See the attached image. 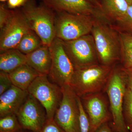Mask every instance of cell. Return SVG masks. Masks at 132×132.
<instances>
[{
	"instance_id": "cell-4",
	"label": "cell",
	"mask_w": 132,
	"mask_h": 132,
	"mask_svg": "<svg viewBox=\"0 0 132 132\" xmlns=\"http://www.w3.org/2000/svg\"><path fill=\"white\" fill-rule=\"evenodd\" d=\"M113 67L99 63L75 68L69 86L80 97L103 92Z\"/></svg>"
},
{
	"instance_id": "cell-30",
	"label": "cell",
	"mask_w": 132,
	"mask_h": 132,
	"mask_svg": "<svg viewBox=\"0 0 132 132\" xmlns=\"http://www.w3.org/2000/svg\"><path fill=\"white\" fill-rule=\"evenodd\" d=\"M125 69L126 73L127 87L132 92V69Z\"/></svg>"
},
{
	"instance_id": "cell-1",
	"label": "cell",
	"mask_w": 132,
	"mask_h": 132,
	"mask_svg": "<svg viewBox=\"0 0 132 132\" xmlns=\"http://www.w3.org/2000/svg\"><path fill=\"white\" fill-rule=\"evenodd\" d=\"M127 75L122 66H114L104 92L108 96L112 116L110 125L114 132H130L123 114L124 98L127 88Z\"/></svg>"
},
{
	"instance_id": "cell-16",
	"label": "cell",
	"mask_w": 132,
	"mask_h": 132,
	"mask_svg": "<svg viewBox=\"0 0 132 132\" xmlns=\"http://www.w3.org/2000/svg\"><path fill=\"white\" fill-rule=\"evenodd\" d=\"M8 75L13 85L21 90L28 91L33 81L40 75L26 64L10 72Z\"/></svg>"
},
{
	"instance_id": "cell-21",
	"label": "cell",
	"mask_w": 132,
	"mask_h": 132,
	"mask_svg": "<svg viewBox=\"0 0 132 132\" xmlns=\"http://www.w3.org/2000/svg\"><path fill=\"white\" fill-rule=\"evenodd\" d=\"M22 129L16 114H9L1 117L0 132H18Z\"/></svg>"
},
{
	"instance_id": "cell-27",
	"label": "cell",
	"mask_w": 132,
	"mask_h": 132,
	"mask_svg": "<svg viewBox=\"0 0 132 132\" xmlns=\"http://www.w3.org/2000/svg\"><path fill=\"white\" fill-rule=\"evenodd\" d=\"M12 85L8 73L0 72V95L9 89Z\"/></svg>"
},
{
	"instance_id": "cell-12",
	"label": "cell",
	"mask_w": 132,
	"mask_h": 132,
	"mask_svg": "<svg viewBox=\"0 0 132 132\" xmlns=\"http://www.w3.org/2000/svg\"><path fill=\"white\" fill-rule=\"evenodd\" d=\"M31 29L20 9H12L9 20L1 29L0 52L16 48L23 36Z\"/></svg>"
},
{
	"instance_id": "cell-7",
	"label": "cell",
	"mask_w": 132,
	"mask_h": 132,
	"mask_svg": "<svg viewBox=\"0 0 132 132\" xmlns=\"http://www.w3.org/2000/svg\"><path fill=\"white\" fill-rule=\"evenodd\" d=\"M62 88V99L54 120L65 132H81L78 95L69 85Z\"/></svg>"
},
{
	"instance_id": "cell-26",
	"label": "cell",
	"mask_w": 132,
	"mask_h": 132,
	"mask_svg": "<svg viewBox=\"0 0 132 132\" xmlns=\"http://www.w3.org/2000/svg\"><path fill=\"white\" fill-rule=\"evenodd\" d=\"M12 9L6 7L5 4L0 5V29L5 26L9 20L11 14Z\"/></svg>"
},
{
	"instance_id": "cell-19",
	"label": "cell",
	"mask_w": 132,
	"mask_h": 132,
	"mask_svg": "<svg viewBox=\"0 0 132 132\" xmlns=\"http://www.w3.org/2000/svg\"><path fill=\"white\" fill-rule=\"evenodd\" d=\"M119 31L121 66L126 69H132V35Z\"/></svg>"
},
{
	"instance_id": "cell-9",
	"label": "cell",
	"mask_w": 132,
	"mask_h": 132,
	"mask_svg": "<svg viewBox=\"0 0 132 132\" xmlns=\"http://www.w3.org/2000/svg\"><path fill=\"white\" fill-rule=\"evenodd\" d=\"M62 43L75 69L99 64L94 40L91 34L73 40L62 41Z\"/></svg>"
},
{
	"instance_id": "cell-3",
	"label": "cell",
	"mask_w": 132,
	"mask_h": 132,
	"mask_svg": "<svg viewBox=\"0 0 132 132\" xmlns=\"http://www.w3.org/2000/svg\"><path fill=\"white\" fill-rule=\"evenodd\" d=\"M29 28L41 39L43 45L50 46L56 38L55 12L42 3L28 0L21 7Z\"/></svg>"
},
{
	"instance_id": "cell-17",
	"label": "cell",
	"mask_w": 132,
	"mask_h": 132,
	"mask_svg": "<svg viewBox=\"0 0 132 132\" xmlns=\"http://www.w3.org/2000/svg\"><path fill=\"white\" fill-rule=\"evenodd\" d=\"M27 55L16 48L1 52L0 71L9 73L22 65L27 64Z\"/></svg>"
},
{
	"instance_id": "cell-33",
	"label": "cell",
	"mask_w": 132,
	"mask_h": 132,
	"mask_svg": "<svg viewBox=\"0 0 132 132\" xmlns=\"http://www.w3.org/2000/svg\"><path fill=\"white\" fill-rule=\"evenodd\" d=\"M26 131H27V130H24V129H22V130H21V131H20L18 132H26Z\"/></svg>"
},
{
	"instance_id": "cell-5",
	"label": "cell",
	"mask_w": 132,
	"mask_h": 132,
	"mask_svg": "<svg viewBox=\"0 0 132 132\" xmlns=\"http://www.w3.org/2000/svg\"><path fill=\"white\" fill-rule=\"evenodd\" d=\"M95 19L91 15L55 12L56 38L67 41L91 34Z\"/></svg>"
},
{
	"instance_id": "cell-10",
	"label": "cell",
	"mask_w": 132,
	"mask_h": 132,
	"mask_svg": "<svg viewBox=\"0 0 132 132\" xmlns=\"http://www.w3.org/2000/svg\"><path fill=\"white\" fill-rule=\"evenodd\" d=\"M102 92L80 97L89 119V132H94L102 125L112 121L109 102Z\"/></svg>"
},
{
	"instance_id": "cell-8",
	"label": "cell",
	"mask_w": 132,
	"mask_h": 132,
	"mask_svg": "<svg viewBox=\"0 0 132 132\" xmlns=\"http://www.w3.org/2000/svg\"><path fill=\"white\" fill-rule=\"evenodd\" d=\"M52 65L48 75L50 80L61 87L70 85L74 67L66 53L62 41L55 38L49 46Z\"/></svg>"
},
{
	"instance_id": "cell-32",
	"label": "cell",
	"mask_w": 132,
	"mask_h": 132,
	"mask_svg": "<svg viewBox=\"0 0 132 132\" xmlns=\"http://www.w3.org/2000/svg\"><path fill=\"white\" fill-rule=\"evenodd\" d=\"M129 5H132V0H126Z\"/></svg>"
},
{
	"instance_id": "cell-18",
	"label": "cell",
	"mask_w": 132,
	"mask_h": 132,
	"mask_svg": "<svg viewBox=\"0 0 132 132\" xmlns=\"http://www.w3.org/2000/svg\"><path fill=\"white\" fill-rule=\"evenodd\" d=\"M128 6L126 0H102V12L108 20L118 23L126 16Z\"/></svg>"
},
{
	"instance_id": "cell-24",
	"label": "cell",
	"mask_w": 132,
	"mask_h": 132,
	"mask_svg": "<svg viewBox=\"0 0 132 132\" xmlns=\"http://www.w3.org/2000/svg\"><path fill=\"white\" fill-rule=\"evenodd\" d=\"M78 102L79 110V123L81 132H89V119L86 113L80 97L78 96Z\"/></svg>"
},
{
	"instance_id": "cell-25",
	"label": "cell",
	"mask_w": 132,
	"mask_h": 132,
	"mask_svg": "<svg viewBox=\"0 0 132 132\" xmlns=\"http://www.w3.org/2000/svg\"><path fill=\"white\" fill-rule=\"evenodd\" d=\"M39 132H65L53 119H47Z\"/></svg>"
},
{
	"instance_id": "cell-22",
	"label": "cell",
	"mask_w": 132,
	"mask_h": 132,
	"mask_svg": "<svg viewBox=\"0 0 132 132\" xmlns=\"http://www.w3.org/2000/svg\"><path fill=\"white\" fill-rule=\"evenodd\" d=\"M123 114L128 128L132 129V92L128 87L124 98Z\"/></svg>"
},
{
	"instance_id": "cell-14",
	"label": "cell",
	"mask_w": 132,
	"mask_h": 132,
	"mask_svg": "<svg viewBox=\"0 0 132 132\" xmlns=\"http://www.w3.org/2000/svg\"><path fill=\"white\" fill-rule=\"evenodd\" d=\"M29 94L24 90L12 85L0 95V117L15 114Z\"/></svg>"
},
{
	"instance_id": "cell-36",
	"label": "cell",
	"mask_w": 132,
	"mask_h": 132,
	"mask_svg": "<svg viewBox=\"0 0 132 132\" xmlns=\"http://www.w3.org/2000/svg\"><path fill=\"white\" fill-rule=\"evenodd\" d=\"M28 132H34L30 131H29Z\"/></svg>"
},
{
	"instance_id": "cell-2",
	"label": "cell",
	"mask_w": 132,
	"mask_h": 132,
	"mask_svg": "<svg viewBox=\"0 0 132 132\" xmlns=\"http://www.w3.org/2000/svg\"><path fill=\"white\" fill-rule=\"evenodd\" d=\"M91 34L96 47L99 63L110 67L120 61L119 31L108 22L95 19Z\"/></svg>"
},
{
	"instance_id": "cell-29",
	"label": "cell",
	"mask_w": 132,
	"mask_h": 132,
	"mask_svg": "<svg viewBox=\"0 0 132 132\" xmlns=\"http://www.w3.org/2000/svg\"><path fill=\"white\" fill-rule=\"evenodd\" d=\"M94 132H114L109 123H104L102 125Z\"/></svg>"
},
{
	"instance_id": "cell-23",
	"label": "cell",
	"mask_w": 132,
	"mask_h": 132,
	"mask_svg": "<svg viewBox=\"0 0 132 132\" xmlns=\"http://www.w3.org/2000/svg\"><path fill=\"white\" fill-rule=\"evenodd\" d=\"M117 24L119 31L132 35V5H129L126 16Z\"/></svg>"
},
{
	"instance_id": "cell-34",
	"label": "cell",
	"mask_w": 132,
	"mask_h": 132,
	"mask_svg": "<svg viewBox=\"0 0 132 132\" xmlns=\"http://www.w3.org/2000/svg\"><path fill=\"white\" fill-rule=\"evenodd\" d=\"M1 2H5L7 1L8 0H0Z\"/></svg>"
},
{
	"instance_id": "cell-31",
	"label": "cell",
	"mask_w": 132,
	"mask_h": 132,
	"mask_svg": "<svg viewBox=\"0 0 132 132\" xmlns=\"http://www.w3.org/2000/svg\"><path fill=\"white\" fill-rule=\"evenodd\" d=\"M102 11L101 4L97 0H88Z\"/></svg>"
},
{
	"instance_id": "cell-35",
	"label": "cell",
	"mask_w": 132,
	"mask_h": 132,
	"mask_svg": "<svg viewBox=\"0 0 132 132\" xmlns=\"http://www.w3.org/2000/svg\"><path fill=\"white\" fill-rule=\"evenodd\" d=\"M129 130H130V132H132V129H131V128H130V129H129Z\"/></svg>"
},
{
	"instance_id": "cell-28",
	"label": "cell",
	"mask_w": 132,
	"mask_h": 132,
	"mask_svg": "<svg viewBox=\"0 0 132 132\" xmlns=\"http://www.w3.org/2000/svg\"><path fill=\"white\" fill-rule=\"evenodd\" d=\"M28 0H8L7 7L10 9H15L21 7Z\"/></svg>"
},
{
	"instance_id": "cell-11",
	"label": "cell",
	"mask_w": 132,
	"mask_h": 132,
	"mask_svg": "<svg viewBox=\"0 0 132 132\" xmlns=\"http://www.w3.org/2000/svg\"><path fill=\"white\" fill-rule=\"evenodd\" d=\"M15 114L22 129L34 132L40 131L47 119L45 109L29 93Z\"/></svg>"
},
{
	"instance_id": "cell-15",
	"label": "cell",
	"mask_w": 132,
	"mask_h": 132,
	"mask_svg": "<svg viewBox=\"0 0 132 132\" xmlns=\"http://www.w3.org/2000/svg\"><path fill=\"white\" fill-rule=\"evenodd\" d=\"M27 55V64L40 75H48L52 65L49 46L43 45Z\"/></svg>"
},
{
	"instance_id": "cell-6",
	"label": "cell",
	"mask_w": 132,
	"mask_h": 132,
	"mask_svg": "<svg viewBox=\"0 0 132 132\" xmlns=\"http://www.w3.org/2000/svg\"><path fill=\"white\" fill-rule=\"evenodd\" d=\"M45 109L47 119H53L62 97V87L52 82L47 75H40L28 89Z\"/></svg>"
},
{
	"instance_id": "cell-20",
	"label": "cell",
	"mask_w": 132,
	"mask_h": 132,
	"mask_svg": "<svg viewBox=\"0 0 132 132\" xmlns=\"http://www.w3.org/2000/svg\"><path fill=\"white\" fill-rule=\"evenodd\" d=\"M43 45L39 36L31 29L23 36L15 48L24 54L27 55Z\"/></svg>"
},
{
	"instance_id": "cell-13",
	"label": "cell",
	"mask_w": 132,
	"mask_h": 132,
	"mask_svg": "<svg viewBox=\"0 0 132 132\" xmlns=\"http://www.w3.org/2000/svg\"><path fill=\"white\" fill-rule=\"evenodd\" d=\"M55 12L91 15L95 19L106 20L102 11L88 0H40Z\"/></svg>"
}]
</instances>
